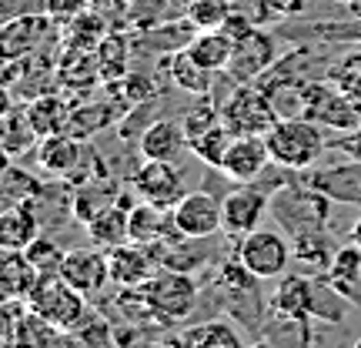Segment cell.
<instances>
[{
  "label": "cell",
  "instance_id": "obj_36",
  "mask_svg": "<svg viewBox=\"0 0 361 348\" xmlns=\"http://www.w3.org/2000/svg\"><path fill=\"white\" fill-rule=\"evenodd\" d=\"M218 121H221V107H218V104L201 101L197 107H191V111L184 114V121H180V124H184V134H188V144H191L197 134H204L207 128H214Z\"/></svg>",
  "mask_w": 361,
  "mask_h": 348
},
{
  "label": "cell",
  "instance_id": "obj_34",
  "mask_svg": "<svg viewBox=\"0 0 361 348\" xmlns=\"http://www.w3.org/2000/svg\"><path fill=\"white\" fill-rule=\"evenodd\" d=\"M328 78H331V84H335L345 97H351V101L361 104V51L345 54V57L331 67Z\"/></svg>",
  "mask_w": 361,
  "mask_h": 348
},
{
  "label": "cell",
  "instance_id": "obj_16",
  "mask_svg": "<svg viewBox=\"0 0 361 348\" xmlns=\"http://www.w3.org/2000/svg\"><path fill=\"white\" fill-rule=\"evenodd\" d=\"M314 298H318V278L295 271V275H284L281 284L274 288L268 311L281 318H295V322H314Z\"/></svg>",
  "mask_w": 361,
  "mask_h": 348
},
{
  "label": "cell",
  "instance_id": "obj_9",
  "mask_svg": "<svg viewBox=\"0 0 361 348\" xmlns=\"http://www.w3.org/2000/svg\"><path fill=\"white\" fill-rule=\"evenodd\" d=\"M171 215H174V228L188 241H204V238H214L218 232H224L221 201L211 191H188L171 208Z\"/></svg>",
  "mask_w": 361,
  "mask_h": 348
},
{
  "label": "cell",
  "instance_id": "obj_8",
  "mask_svg": "<svg viewBox=\"0 0 361 348\" xmlns=\"http://www.w3.org/2000/svg\"><path fill=\"white\" fill-rule=\"evenodd\" d=\"M271 211V191L258 188L255 181L234 188L231 194L221 198V218H224V234L228 238H245L255 228H261L264 215Z\"/></svg>",
  "mask_w": 361,
  "mask_h": 348
},
{
  "label": "cell",
  "instance_id": "obj_35",
  "mask_svg": "<svg viewBox=\"0 0 361 348\" xmlns=\"http://www.w3.org/2000/svg\"><path fill=\"white\" fill-rule=\"evenodd\" d=\"M24 255L30 258V265H34L40 275H54V271H61V261H64L67 251H61L54 238H47V234H37V238L27 245Z\"/></svg>",
  "mask_w": 361,
  "mask_h": 348
},
{
  "label": "cell",
  "instance_id": "obj_25",
  "mask_svg": "<svg viewBox=\"0 0 361 348\" xmlns=\"http://www.w3.org/2000/svg\"><path fill=\"white\" fill-rule=\"evenodd\" d=\"M168 71H171V80H174L180 90H191V94H197V97H207V94H211V88H214V74H218V71H211V67L197 64L188 47H180V51L171 54Z\"/></svg>",
  "mask_w": 361,
  "mask_h": 348
},
{
  "label": "cell",
  "instance_id": "obj_32",
  "mask_svg": "<svg viewBox=\"0 0 361 348\" xmlns=\"http://www.w3.org/2000/svg\"><path fill=\"white\" fill-rule=\"evenodd\" d=\"M231 138H234V134L228 131V124H224V121H218L214 128H207L204 134H197L188 148H191V151L201 157L204 164H214V168H218L221 157H224V151H228V144H231Z\"/></svg>",
  "mask_w": 361,
  "mask_h": 348
},
{
  "label": "cell",
  "instance_id": "obj_39",
  "mask_svg": "<svg viewBox=\"0 0 361 348\" xmlns=\"http://www.w3.org/2000/svg\"><path fill=\"white\" fill-rule=\"evenodd\" d=\"M234 4H238L234 11H241V13H245V17H247V20H251L255 27L264 24V20H268L271 13H274V7H271V0H234Z\"/></svg>",
  "mask_w": 361,
  "mask_h": 348
},
{
  "label": "cell",
  "instance_id": "obj_20",
  "mask_svg": "<svg viewBox=\"0 0 361 348\" xmlns=\"http://www.w3.org/2000/svg\"><path fill=\"white\" fill-rule=\"evenodd\" d=\"M37 282H40V271L30 265V258L24 251H4L0 255V298L27 301Z\"/></svg>",
  "mask_w": 361,
  "mask_h": 348
},
{
  "label": "cell",
  "instance_id": "obj_27",
  "mask_svg": "<svg viewBox=\"0 0 361 348\" xmlns=\"http://www.w3.org/2000/svg\"><path fill=\"white\" fill-rule=\"evenodd\" d=\"M111 205H128L130 201L124 198V188L117 184V181H97V184H84L78 194H74V218H80L84 224H87L90 218H97L104 208Z\"/></svg>",
  "mask_w": 361,
  "mask_h": 348
},
{
  "label": "cell",
  "instance_id": "obj_24",
  "mask_svg": "<svg viewBox=\"0 0 361 348\" xmlns=\"http://www.w3.org/2000/svg\"><path fill=\"white\" fill-rule=\"evenodd\" d=\"M174 342H178V345H188V348H238V345H245V335H241L228 318H211V322L191 325V328L180 332Z\"/></svg>",
  "mask_w": 361,
  "mask_h": 348
},
{
  "label": "cell",
  "instance_id": "obj_12",
  "mask_svg": "<svg viewBox=\"0 0 361 348\" xmlns=\"http://www.w3.org/2000/svg\"><path fill=\"white\" fill-rule=\"evenodd\" d=\"M54 17L44 13H17L11 20L0 24V57H30L40 51V44L51 37Z\"/></svg>",
  "mask_w": 361,
  "mask_h": 348
},
{
  "label": "cell",
  "instance_id": "obj_41",
  "mask_svg": "<svg viewBox=\"0 0 361 348\" xmlns=\"http://www.w3.org/2000/svg\"><path fill=\"white\" fill-rule=\"evenodd\" d=\"M271 7H274L278 17H295V13H301L308 7V0H271Z\"/></svg>",
  "mask_w": 361,
  "mask_h": 348
},
{
  "label": "cell",
  "instance_id": "obj_3",
  "mask_svg": "<svg viewBox=\"0 0 361 348\" xmlns=\"http://www.w3.org/2000/svg\"><path fill=\"white\" fill-rule=\"evenodd\" d=\"M30 311H37L40 318H47L54 328H61V332H74L80 322H84V315H87V295H80L74 284H67L61 278V271H54V275H40V282L34 284V292L30 298L24 301Z\"/></svg>",
  "mask_w": 361,
  "mask_h": 348
},
{
  "label": "cell",
  "instance_id": "obj_43",
  "mask_svg": "<svg viewBox=\"0 0 361 348\" xmlns=\"http://www.w3.org/2000/svg\"><path fill=\"white\" fill-rule=\"evenodd\" d=\"M348 241H355V245H361V215H358V221L351 224V234H348Z\"/></svg>",
  "mask_w": 361,
  "mask_h": 348
},
{
  "label": "cell",
  "instance_id": "obj_38",
  "mask_svg": "<svg viewBox=\"0 0 361 348\" xmlns=\"http://www.w3.org/2000/svg\"><path fill=\"white\" fill-rule=\"evenodd\" d=\"M90 7V0H47L44 4V11L51 13L57 24H67V20H74L78 13H84Z\"/></svg>",
  "mask_w": 361,
  "mask_h": 348
},
{
  "label": "cell",
  "instance_id": "obj_15",
  "mask_svg": "<svg viewBox=\"0 0 361 348\" xmlns=\"http://www.w3.org/2000/svg\"><path fill=\"white\" fill-rule=\"evenodd\" d=\"M107 265H111V282L121 288H141L151 275H154L164 261L151 245H137V241H124L107 251Z\"/></svg>",
  "mask_w": 361,
  "mask_h": 348
},
{
  "label": "cell",
  "instance_id": "obj_21",
  "mask_svg": "<svg viewBox=\"0 0 361 348\" xmlns=\"http://www.w3.org/2000/svg\"><path fill=\"white\" fill-rule=\"evenodd\" d=\"M184 144H188L184 124H178V121H154L141 134V157L144 161H178Z\"/></svg>",
  "mask_w": 361,
  "mask_h": 348
},
{
  "label": "cell",
  "instance_id": "obj_45",
  "mask_svg": "<svg viewBox=\"0 0 361 348\" xmlns=\"http://www.w3.org/2000/svg\"><path fill=\"white\" fill-rule=\"evenodd\" d=\"M341 4H355V0H341Z\"/></svg>",
  "mask_w": 361,
  "mask_h": 348
},
{
  "label": "cell",
  "instance_id": "obj_42",
  "mask_svg": "<svg viewBox=\"0 0 361 348\" xmlns=\"http://www.w3.org/2000/svg\"><path fill=\"white\" fill-rule=\"evenodd\" d=\"M13 111V97H11V88H4V84H0V121H4V117L11 114Z\"/></svg>",
  "mask_w": 361,
  "mask_h": 348
},
{
  "label": "cell",
  "instance_id": "obj_14",
  "mask_svg": "<svg viewBox=\"0 0 361 348\" xmlns=\"http://www.w3.org/2000/svg\"><path fill=\"white\" fill-rule=\"evenodd\" d=\"M61 278L67 284H74L80 295H101L104 284L111 282V265H107V251L104 248H74L67 251L61 261Z\"/></svg>",
  "mask_w": 361,
  "mask_h": 348
},
{
  "label": "cell",
  "instance_id": "obj_44",
  "mask_svg": "<svg viewBox=\"0 0 361 348\" xmlns=\"http://www.w3.org/2000/svg\"><path fill=\"white\" fill-rule=\"evenodd\" d=\"M7 168H11V155H7V151L0 148V178L7 174Z\"/></svg>",
  "mask_w": 361,
  "mask_h": 348
},
{
  "label": "cell",
  "instance_id": "obj_4",
  "mask_svg": "<svg viewBox=\"0 0 361 348\" xmlns=\"http://www.w3.org/2000/svg\"><path fill=\"white\" fill-rule=\"evenodd\" d=\"M234 258L241 261L255 278H261V282L281 278L284 268L291 265V241L278 228H255L251 234L238 238Z\"/></svg>",
  "mask_w": 361,
  "mask_h": 348
},
{
  "label": "cell",
  "instance_id": "obj_31",
  "mask_svg": "<svg viewBox=\"0 0 361 348\" xmlns=\"http://www.w3.org/2000/svg\"><path fill=\"white\" fill-rule=\"evenodd\" d=\"M97 57V78L101 80H121L128 78V40L121 34H104V40L94 47Z\"/></svg>",
  "mask_w": 361,
  "mask_h": 348
},
{
  "label": "cell",
  "instance_id": "obj_6",
  "mask_svg": "<svg viewBox=\"0 0 361 348\" xmlns=\"http://www.w3.org/2000/svg\"><path fill=\"white\" fill-rule=\"evenodd\" d=\"M278 117L281 114L268 94L247 84H238L231 97L221 104V121L228 124L231 134H268Z\"/></svg>",
  "mask_w": 361,
  "mask_h": 348
},
{
  "label": "cell",
  "instance_id": "obj_10",
  "mask_svg": "<svg viewBox=\"0 0 361 348\" xmlns=\"http://www.w3.org/2000/svg\"><path fill=\"white\" fill-rule=\"evenodd\" d=\"M130 184L141 201H151L157 208H174L188 194L184 191V171L174 161H144L130 174Z\"/></svg>",
  "mask_w": 361,
  "mask_h": 348
},
{
  "label": "cell",
  "instance_id": "obj_40",
  "mask_svg": "<svg viewBox=\"0 0 361 348\" xmlns=\"http://www.w3.org/2000/svg\"><path fill=\"white\" fill-rule=\"evenodd\" d=\"M17 315H20V311H13L11 301H7V298H0V345H4V342H13V325H17Z\"/></svg>",
  "mask_w": 361,
  "mask_h": 348
},
{
  "label": "cell",
  "instance_id": "obj_30",
  "mask_svg": "<svg viewBox=\"0 0 361 348\" xmlns=\"http://www.w3.org/2000/svg\"><path fill=\"white\" fill-rule=\"evenodd\" d=\"M13 342L17 345H54V342H71V335L54 328L47 318H40L37 311L24 308L17 315V325H13Z\"/></svg>",
  "mask_w": 361,
  "mask_h": 348
},
{
  "label": "cell",
  "instance_id": "obj_46",
  "mask_svg": "<svg viewBox=\"0 0 361 348\" xmlns=\"http://www.w3.org/2000/svg\"><path fill=\"white\" fill-rule=\"evenodd\" d=\"M358 345H361V338H358Z\"/></svg>",
  "mask_w": 361,
  "mask_h": 348
},
{
  "label": "cell",
  "instance_id": "obj_23",
  "mask_svg": "<svg viewBox=\"0 0 361 348\" xmlns=\"http://www.w3.org/2000/svg\"><path fill=\"white\" fill-rule=\"evenodd\" d=\"M328 284L338 288L341 295L361 305V245L348 241V245H341L335 251V261H331V268H328Z\"/></svg>",
  "mask_w": 361,
  "mask_h": 348
},
{
  "label": "cell",
  "instance_id": "obj_29",
  "mask_svg": "<svg viewBox=\"0 0 361 348\" xmlns=\"http://www.w3.org/2000/svg\"><path fill=\"white\" fill-rule=\"evenodd\" d=\"M37 138L40 134L34 131V124H30V117H27L24 107H13L11 114L0 121V148H4L11 157L27 155Z\"/></svg>",
  "mask_w": 361,
  "mask_h": 348
},
{
  "label": "cell",
  "instance_id": "obj_11",
  "mask_svg": "<svg viewBox=\"0 0 361 348\" xmlns=\"http://www.w3.org/2000/svg\"><path fill=\"white\" fill-rule=\"evenodd\" d=\"M268 164H271V151L264 134H234L218 168L234 184H251V181H258L268 171Z\"/></svg>",
  "mask_w": 361,
  "mask_h": 348
},
{
  "label": "cell",
  "instance_id": "obj_7",
  "mask_svg": "<svg viewBox=\"0 0 361 348\" xmlns=\"http://www.w3.org/2000/svg\"><path fill=\"white\" fill-rule=\"evenodd\" d=\"M301 181L341 205H361V157H341V161H318L305 168Z\"/></svg>",
  "mask_w": 361,
  "mask_h": 348
},
{
  "label": "cell",
  "instance_id": "obj_22",
  "mask_svg": "<svg viewBox=\"0 0 361 348\" xmlns=\"http://www.w3.org/2000/svg\"><path fill=\"white\" fill-rule=\"evenodd\" d=\"M24 111H27V117H30V124H34V131H37L40 138L67 131L71 114H74V107H71L61 94H37V97H30V101L24 104Z\"/></svg>",
  "mask_w": 361,
  "mask_h": 348
},
{
  "label": "cell",
  "instance_id": "obj_26",
  "mask_svg": "<svg viewBox=\"0 0 361 348\" xmlns=\"http://www.w3.org/2000/svg\"><path fill=\"white\" fill-rule=\"evenodd\" d=\"M128 205H111L104 208L97 218H90L84 228H87V238L94 241L97 248H104V251H111V248L124 245V241H130V228H128Z\"/></svg>",
  "mask_w": 361,
  "mask_h": 348
},
{
  "label": "cell",
  "instance_id": "obj_18",
  "mask_svg": "<svg viewBox=\"0 0 361 348\" xmlns=\"http://www.w3.org/2000/svg\"><path fill=\"white\" fill-rule=\"evenodd\" d=\"M80 157H84V141L74 138L71 131L40 138L37 164H40V171H47L54 178H71L80 168Z\"/></svg>",
  "mask_w": 361,
  "mask_h": 348
},
{
  "label": "cell",
  "instance_id": "obj_28",
  "mask_svg": "<svg viewBox=\"0 0 361 348\" xmlns=\"http://www.w3.org/2000/svg\"><path fill=\"white\" fill-rule=\"evenodd\" d=\"M188 51H191V57L197 61V64H204L211 67V71H224L228 67V61H231V54H234V40L224 34V30H197L188 44H184Z\"/></svg>",
  "mask_w": 361,
  "mask_h": 348
},
{
  "label": "cell",
  "instance_id": "obj_19",
  "mask_svg": "<svg viewBox=\"0 0 361 348\" xmlns=\"http://www.w3.org/2000/svg\"><path fill=\"white\" fill-rule=\"evenodd\" d=\"M40 234V218L30 201H13L0 208V251H27Z\"/></svg>",
  "mask_w": 361,
  "mask_h": 348
},
{
  "label": "cell",
  "instance_id": "obj_13",
  "mask_svg": "<svg viewBox=\"0 0 361 348\" xmlns=\"http://www.w3.org/2000/svg\"><path fill=\"white\" fill-rule=\"evenodd\" d=\"M271 64H274V40L261 27H255L241 40H234V54L224 67V74L234 84H247V80H258L261 74H268Z\"/></svg>",
  "mask_w": 361,
  "mask_h": 348
},
{
  "label": "cell",
  "instance_id": "obj_37",
  "mask_svg": "<svg viewBox=\"0 0 361 348\" xmlns=\"http://www.w3.org/2000/svg\"><path fill=\"white\" fill-rule=\"evenodd\" d=\"M111 338L114 335H111L107 322H104L97 311H90V308H87V315H84V322L71 332V342H84V345H94V342H97V345H107Z\"/></svg>",
  "mask_w": 361,
  "mask_h": 348
},
{
  "label": "cell",
  "instance_id": "obj_1",
  "mask_svg": "<svg viewBox=\"0 0 361 348\" xmlns=\"http://www.w3.org/2000/svg\"><path fill=\"white\" fill-rule=\"evenodd\" d=\"M271 151V164H278L284 171H305L311 164H318L328 151L322 124H314L311 117H278L271 131L264 134Z\"/></svg>",
  "mask_w": 361,
  "mask_h": 348
},
{
  "label": "cell",
  "instance_id": "obj_17",
  "mask_svg": "<svg viewBox=\"0 0 361 348\" xmlns=\"http://www.w3.org/2000/svg\"><path fill=\"white\" fill-rule=\"evenodd\" d=\"M335 238L324 232V228H314V232H305L291 238V265L301 275H311V278H324L331 261H335Z\"/></svg>",
  "mask_w": 361,
  "mask_h": 348
},
{
  "label": "cell",
  "instance_id": "obj_2",
  "mask_svg": "<svg viewBox=\"0 0 361 348\" xmlns=\"http://www.w3.org/2000/svg\"><path fill=\"white\" fill-rule=\"evenodd\" d=\"M147 305L154 311L157 325H171L188 318L197 305V282L191 278V271L184 268H171V265H161V268L141 284Z\"/></svg>",
  "mask_w": 361,
  "mask_h": 348
},
{
  "label": "cell",
  "instance_id": "obj_5",
  "mask_svg": "<svg viewBox=\"0 0 361 348\" xmlns=\"http://www.w3.org/2000/svg\"><path fill=\"white\" fill-rule=\"evenodd\" d=\"M301 114L331 131H348L351 134V131L361 128V104L345 97L335 84L324 88L322 80H305V88H301Z\"/></svg>",
  "mask_w": 361,
  "mask_h": 348
},
{
  "label": "cell",
  "instance_id": "obj_33",
  "mask_svg": "<svg viewBox=\"0 0 361 348\" xmlns=\"http://www.w3.org/2000/svg\"><path fill=\"white\" fill-rule=\"evenodd\" d=\"M231 13H234V0H191L188 20L197 30H218Z\"/></svg>",
  "mask_w": 361,
  "mask_h": 348
}]
</instances>
